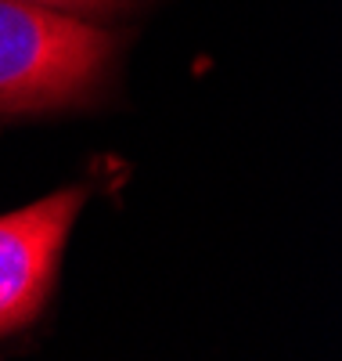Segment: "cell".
<instances>
[{"instance_id":"obj_1","label":"cell","mask_w":342,"mask_h":361,"mask_svg":"<svg viewBox=\"0 0 342 361\" xmlns=\"http://www.w3.org/2000/svg\"><path fill=\"white\" fill-rule=\"evenodd\" d=\"M112 58V37L76 15L0 0V112L80 98Z\"/></svg>"},{"instance_id":"obj_2","label":"cell","mask_w":342,"mask_h":361,"mask_svg":"<svg viewBox=\"0 0 342 361\" xmlns=\"http://www.w3.org/2000/svg\"><path fill=\"white\" fill-rule=\"evenodd\" d=\"M80 206L83 192L69 188L0 217V333H11L40 311Z\"/></svg>"},{"instance_id":"obj_3","label":"cell","mask_w":342,"mask_h":361,"mask_svg":"<svg viewBox=\"0 0 342 361\" xmlns=\"http://www.w3.org/2000/svg\"><path fill=\"white\" fill-rule=\"evenodd\" d=\"M18 4H37V8H51V11H65V15H98V11H115L127 0H18Z\"/></svg>"}]
</instances>
